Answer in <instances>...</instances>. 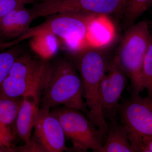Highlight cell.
Returning <instances> with one entry per match:
<instances>
[{
    "label": "cell",
    "instance_id": "4fadbf2b",
    "mask_svg": "<svg viewBox=\"0 0 152 152\" xmlns=\"http://www.w3.org/2000/svg\"><path fill=\"white\" fill-rule=\"evenodd\" d=\"M22 98L0 97V144L7 148H11L13 136L10 127L16 119Z\"/></svg>",
    "mask_w": 152,
    "mask_h": 152
},
{
    "label": "cell",
    "instance_id": "cb8c5ba5",
    "mask_svg": "<svg viewBox=\"0 0 152 152\" xmlns=\"http://www.w3.org/2000/svg\"><path fill=\"white\" fill-rule=\"evenodd\" d=\"M3 147H5L4 146H3V145H1V144H0V150L2 148H3Z\"/></svg>",
    "mask_w": 152,
    "mask_h": 152
},
{
    "label": "cell",
    "instance_id": "277c9868",
    "mask_svg": "<svg viewBox=\"0 0 152 152\" xmlns=\"http://www.w3.org/2000/svg\"><path fill=\"white\" fill-rule=\"evenodd\" d=\"M96 15L75 13L55 14L40 24L30 27L19 37L1 44L0 51L43 34H51L63 41H82L88 43L90 23Z\"/></svg>",
    "mask_w": 152,
    "mask_h": 152
},
{
    "label": "cell",
    "instance_id": "ffe728a7",
    "mask_svg": "<svg viewBox=\"0 0 152 152\" xmlns=\"http://www.w3.org/2000/svg\"><path fill=\"white\" fill-rule=\"evenodd\" d=\"M37 0H0V18L15 9L35 4Z\"/></svg>",
    "mask_w": 152,
    "mask_h": 152
},
{
    "label": "cell",
    "instance_id": "52a82bcc",
    "mask_svg": "<svg viewBox=\"0 0 152 152\" xmlns=\"http://www.w3.org/2000/svg\"><path fill=\"white\" fill-rule=\"evenodd\" d=\"M128 77L116 55L109 61L101 85L102 109L106 121L110 123L109 125L118 123L117 118L119 102L126 86Z\"/></svg>",
    "mask_w": 152,
    "mask_h": 152
},
{
    "label": "cell",
    "instance_id": "30bf717a",
    "mask_svg": "<svg viewBox=\"0 0 152 152\" xmlns=\"http://www.w3.org/2000/svg\"><path fill=\"white\" fill-rule=\"evenodd\" d=\"M50 71V69L45 75L32 79L17 78L8 75L0 86V97L22 98L32 96L39 101Z\"/></svg>",
    "mask_w": 152,
    "mask_h": 152
},
{
    "label": "cell",
    "instance_id": "d6986e66",
    "mask_svg": "<svg viewBox=\"0 0 152 152\" xmlns=\"http://www.w3.org/2000/svg\"><path fill=\"white\" fill-rule=\"evenodd\" d=\"M142 84L148 91V97L152 99V34L148 48L144 58L142 71Z\"/></svg>",
    "mask_w": 152,
    "mask_h": 152
},
{
    "label": "cell",
    "instance_id": "603a6c76",
    "mask_svg": "<svg viewBox=\"0 0 152 152\" xmlns=\"http://www.w3.org/2000/svg\"><path fill=\"white\" fill-rule=\"evenodd\" d=\"M6 42V41L4 39L0 34V45Z\"/></svg>",
    "mask_w": 152,
    "mask_h": 152
},
{
    "label": "cell",
    "instance_id": "7c38bea8",
    "mask_svg": "<svg viewBox=\"0 0 152 152\" xmlns=\"http://www.w3.org/2000/svg\"><path fill=\"white\" fill-rule=\"evenodd\" d=\"M39 102L32 96L22 98L16 119L17 132L20 138L27 145L31 142L32 131L34 127L40 109Z\"/></svg>",
    "mask_w": 152,
    "mask_h": 152
},
{
    "label": "cell",
    "instance_id": "8fae6325",
    "mask_svg": "<svg viewBox=\"0 0 152 152\" xmlns=\"http://www.w3.org/2000/svg\"><path fill=\"white\" fill-rule=\"evenodd\" d=\"M34 18L26 7L15 9L0 18V34L6 42L21 36L31 27Z\"/></svg>",
    "mask_w": 152,
    "mask_h": 152
},
{
    "label": "cell",
    "instance_id": "2e32d148",
    "mask_svg": "<svg viewBox=\"0 0 152 152\" xmlns=\"http://www.w3.org/2000/svg\"><path fill=\"white\" fill-rule=\"evenodd\" d=\"M57 37L50 34H43L32 38L31 47L42 59L47 61L56 53L59 44Z\"/></svg>",
    "mask_w": 152,
    "mask_h": 152
},
{
    "label": "cell",
    "instance_id": "ba28073f",
    "mask_svg": "<svg viewBox=\"0 0 152 152\" xmlns=\"http://www.w3.org/2000/svg\"><path fill=\"white\" fill-rule=\"evenodd\" d=\"M118 114L121 124L127 129L129 140L152 136V99L132 94L120 103Z\"/></svg>",
    "mask_w": 152,
    "mask_h": 152
},
{
    "label": "cell",
    "instance_id": "6da1fadb",
    "mask_svg": "<svg viewBox=\"0 0 152 152\" xmlns=\"http://www.w3.org/2000/svg\"><path fill=\"white\" fill-rule=\"evenodd\" d=\"M102 47L88 45L75 54V66L81 79L87 116L106 139L109 125L102 109L100 88L109 61Z\"/></svg>",
    "mask_w": 152,
    "mask_h": 152
},
{
    "label": "cell",
    "instance_id": "9c48e42d",
    "mask_svg": "<svg viewBox=\"0 0 152 152\" xmlns=\"http://www.w3.org/2000/svg\"><path fill=\"white\" fill-rule=\"evenodd\" d=\"M34 128L35 135L42 150L49 152L68 151L62 126L51 112L40 109Z\"/></svg>",
    "mask_w": 152,
    "mask_h": 152
},
{
    "label": "cell",
    "instance_id": "7a4b0ae2",
    "mask_svg": "<svg viewBox=\"0 0 152 152\" xmlns=\"http://www.w3.org/2000/svg\"><path fill=\"white\" fill-rule=\"evenodd\" d=\"M41 110L60 106L77 109L87 114L81 79L75 65L60 59L51 64L49 78L42 91Z\"/></svg>",
    "mask_w": 152,
    "mask_h": 152
},
{
    "label": "cell",
    "instance_id": "e0dca14e",
    "mask_svg": "<svg viewBox=\"0 0 152 152\" xmlns=\"http://www.w3.org/2000/svg\"><path fill=\"white\" fill-rule=\"evenodd\" d=\"M152 7V0H127L123 11L124 26L128 28Z\"/></svg>",
    "mask_w": 152,
    "mask_h": 152
},
{
    "label": "cell",
    "instance_id": "8992f818",
    "mask_svg": "<svg viewBox=\"0 0 152 152\" xmlns=\"http://www.w3.org/2000/svg\"><path fill=\"white\" fill-rule=\"evenodd\" d=\"M127 0H61L34 4L30 9L34 19L63 13L107 15L123 12Z\"/></svg>",
    "mask_w": 152,
    "mask_h": 152
},
{
    "label": "cell",
    "instance_id": "3957f363",
    "mask_svg": "<svg viewBox=\"0 0 152 152\" xmlns=\"http://www.w3.org/2000/svg\"><path fill=\"white\" fill-rule=\"evenodd\" d=\"M151 36L146 21L132 25L126 31L116 54L130 80L132 94H139L144 89L142 71Z\"/></svg>",
    "mask_w": 152,
    "mask_h": 152
},
{
    "label": "cell",
    "instance_id": "7402d4cb",
    "mask_svg": "<svg viewBox=\"0 0 152 152\" xmlns=\"http://www.w3.org/2000/svg\"><path fill=\"white\" fill-rule=\"evenodd\" d=\"M61 0H42L41 2L43 3H52Z\"/></svg>",
    "mask_w": 152,
    "mask_h": 152
},
{
    "label": "cell",
    "instance_id": "44dd1931",
    "mask_svg": "<svg viewBox=\"0 0 152 152\" xmlns=\"http://www.w3.org/2000/svg\"><path fill=\"white\" fill-rule=\"evenodd\" d=\"M130 142L136 152H152V136H143Z\"/></svg>",
    "mask_w": 152,
    "mask_h": 152
},
{
    "label": "cell",
    "instance_id": "5b68a950",
    "mask_svg": "<svg viewBox=\"0 0 152 152\" xmlns=\"http://www.w3.org/2000/svg\"><path fill=\"white\" fill-rule=\"evenodd\" d=\"M59 121L66 137L79 151L99 152L105 139L100 131L81 111L67 107H56L51 112Z\"/></svg>",
    "mask_w": 152,
    "mask_h": 152
},
{
    "label": "cell",
    "instance_id": "5bb4252c",
    "mask_svg": "<svg viewBox=\"0 0 152 152\" xmlns=\"http://www.w3.org/2000/svg\"><path fill=\"white\" fill-rule=\"evenodd\" d=\"M115 36L113 26L106 15H96L89 26L87 40L90 45L102 47L111 42Z\"/></svg>",
    "mask_w": 152,
    "mask_h": 152
},
{
    "label": "cell",
    "instance_id": "ac0fdd59",
    "mask_svg": "<svg viewBox=\"0 0 152 152\" xmlns=\"http://www.w3.org/2000/svg\"><path fill=\"white\" fill-rule=\"evenodd\" d=\"M18 45L0 51V86L8 75L15 61L21 54Z\"/></svg>",
    "mask_w": 152,
    "mask_h": 152
},
{
    "label": "cell",
    "instance_id": "9a60e30c",
    "mask_svg": "<svg viewBox=\"0 0 152 152\" xmlns=\"http://www.w3.org/2000/svg\"><path fill=\"white\" fill-rule=\"evenodd\" d=\"M99 152H135L129 138V132L124 125H109V130Z\"/></svg>",
    "mask_w": 152,
    "mask_h": 152
}]
</instances>
